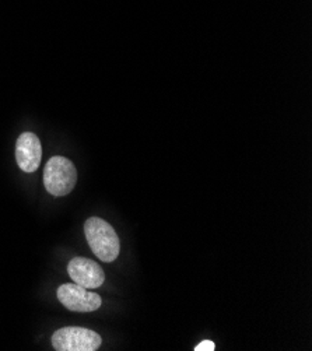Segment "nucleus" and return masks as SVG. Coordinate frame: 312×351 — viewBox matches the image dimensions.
Listing matches in <instances>:
<instances>
[{"label":"nucleus","instance_id":"nucleus-6","mask_svg":"<svg viewBox=\"0 0 312 351\" xmlns=\"http://www.w3.org/2000/svg\"><path fill=\"white\" fill-rule=\"evenodd\" d=\"M43 158V146L36 133L25 132L20 134L16 143V161L24 172L37 171Z\"/></svg>","mask_w":312,"mask_h":351},{"label":"nucleus","instance_id":"nucleus-4","mask_svg":"<svg viewBox=\"0 0 312 351\" xmlns=\"http://www.w3.org/2000/svg\"><path fill=\"white\" fill-rule=\"evenodd\" d=\"M56 295L64 308L73 312H94L102 304L98 294L91 293L88 289H84L76 283L62 285L58 289Z\"/></svg>","mask_w":312,"mask_h":351},{"label":"nucleus","instance_id":"nucleus-3","mask_svg":"<svg viewBox=\"0 0 312 351\" xmlns=\"http://www.w3.org/2000/svg\"><path fill=\"white\" fill-rule=\"evenodd\" d=\"M102 343L101 336L86 328L66 326L52 335V346L56 351H95Z\"/></svg>","mask_w":312,"mask_h":351},{"label":"nucleus","instance_id":"nucleus-2","mask_svg":"<svg viewBox=\"0 0 312 351\" xmlns=\"http://www.w3.org/2000/svg\"><path fill=\"white\" fill-rule=\"evenodd\" d=\"M77 182V169L75 164L60 156L52 157L44 169V185L52 196L60 197L71 193Z\"/></svg>","mask_w":312,"mask_h":351},{"label":"nucleus","instance_id":"nucleus-1","mask_svg":"<svg viewBox=\"0 0 312 351\" xmlns=\"http://www.w3.org/2000/svg\"><path fill=\"white\" fill-rule=\"evenodd\" d=\"M84 234L94 255L102 262H114L121 251L119 237L112 226L99 217H90L84 223Z\"/></svg>","mask_w":312,"mask_h":351},{"label":"nucleus","instance_id":"nucleus-5","mask_svg":"<svg viewBox=\"0 0 312 351\" xmlns=\"http://www.w3.org/2000/svg\"><path fill=\"white\" fill-rule=\"evenodd\" d=\"M67 271L76 285L88 290L98 289L106 282L101 266L87 258H73L67 265Z\"/></svg>","mask_w":312,"mask_h":351},{"label":"nucleus","instance_id":"nucleus-7","mask_svg":"<svg viewBox=\"0 0 312 351\" xmlns=\"http://www.w3.org/2000/svg\"><path fill=\"white\" fill-rule=\"evenodd\" d=\"M215 350H216V344L211 340H203L195 347V351H215Z\"/></svg>","mask_w":312,"mask_h":351}]
</instances>
